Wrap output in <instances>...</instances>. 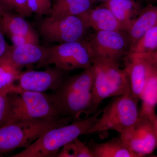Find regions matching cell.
I'll return each mask as SVG.
<instances>
[{
    "instance_id": "cell-16",
    "label": "cell",
    "mask_w": 157,
    "mask_h": 157,
    "mask_svg": "<svg viewBox=\"0 0 157 157\" xmlns=\"http://www.w3.org/2000/svg\"><path fill=\"white\" fill-rule=\"evenodd\" d=\"M87 146L93 157H137L120 137L104 143L91 140Z\"/></svg>"
},
{
    "instance_id": "cell-34",
    "label": "cell",
    "mask_w": 157,
    "mask_h": 157,
    "mask_svg": "<svg viewBox=\"0 0 157 157\" xmlns=\"http://www.w3.org/2000/svg\"><path fill=\"white\" fill-rule=\"evenodd\" d=\"M155 1H157V0H155Z\"/></svg>"
},
{
    "instance_id": "cell-31",
    "label": "cell",
    "mask_w": 157,
    "mask_h": 157,
    "mask_svg": "<svg viewBox=\"0 0 157 157\" xmlns=\"http://www.w3.org/2000/svg\"><path fill=\"white\" fill-rule=\"evenodd\" d=\"M93 1H94V2L96 1H102V2H105L109 1V0H93ZM138 1H140V2H150V1H151V0H138Z\"/></svg>"
},
{
    "instance_id": "cell-29",
    "label": "cell",
    "mask_w": 157,
    "mask_h": 157,
    "mask_svg": "<svg viewBox=\"0 0 157 157\" xmlns=\"http://www.w3.org/2000/svg\"><path fill=\"white\" fill-rule=\"evenodd\" d=\"M10 46L6 42L4 34L0 30V58L6 55Z\"/></svg>"
},
{
    "instance_id": "cell-10",
    "label": "cell",
    "mask_w": 157,
    "mask_h": 157,
    "mask_svg": "<svg viewBox=\"0 0 157 157\" xmlns=\"http://www.w3.org/2000/svg\"><path fill=\"white\" fill-rule=\"evenodd\" d=\"M157 115L154 113H142L139 115L131 132L120 137L137 157L151 154L157 147Z\"/></svg>"
},
{
    "instance_id": "cell-8",
    "label": "cell",
    "mask_w": 157,
    "mask_h": 157,
    "mask_svg": "<svg viewBox=\"0 0 157 157\" xmlns=\"http://www.w3.org/2000/svg\"><path fill=\"white\" fill-rule=\"evenodd\" d=\"M87 41L94 61L106 60L119 63L129 53L132 46L130 36L125 31H95Z\"/></svg>"
},
{
    "instance_id": "cell-17",
    "label": "cell",
    "mask_w": 157,
    "mask_h": 157,
    "mask_svg": "<svg viewBox=\"0 0 157 157\" xmlns=\"http://www.w3.org/2000/svg\"><path fill=\"white\" fill-rule=\"evenodd\" d=\"M157 25V6L149 5L143 8L128 32L131 47L147 31Z\"/></svg>"
},
{
    "instance_id": "cell-5",
    "label": "cell",
    "mask_w": 157,
    "mask_h": 157,
    "mask_svg": "<svg viewBox=\"0 0 157 157\" xmlns=\"http://www.w3.org/2000/svg\"><path fill=\"white\" fill-rule=\"evenodd\" d=\"M9 112L6 124L23 120L59 119L63 117L44 92L16 90L9 93Z\"/></svg>"
},
{
    "instance_id": "cell-4",
    "label": "cell",
    "mask_w": 157,
    "mask_h": 157,
    "mask_svg": "<svg viewBox=\"0 0 157 157\" xmlns=\"http://www.w3.org/2000/svg\"><path fill=\"white\" fill-rule=\"evenodd\" d=\"M92 89L93 108L95 113L101 102L107 98L131 94L128 73L119 63L97 59L94 61Z\"/></svg>"
},
{
    "instance_id": "cell-6",
    "label": "cell",
    "mask_w": 157,
    "mask_h": 157,
    "mask_svg": "<svg viewBox=\"0 0 157 157\" xmlns=\"http://www.w3.org/2000/svg\"><path fill=\"white\" fill-rule=\"evenodd\" d=\"M137 101L131 94L119 96L102 110L90 134L113 130L123 137L132 131L139 115Z\"/></svg>"
},
{
    "instance_id": "cell-7",
    "label": "cell",
    "mask_w": 157,
    "mask_h": 157,
    "mask_svg": "<svg viewBox=\"0 0 157 157\" xmlns=\"http://www.w3.org/2000/svg\"><path fill=\"white\" fill-rule=\"evenodd\" d=\"M94 55L87 40L60 43L50 47L46 65L68 72L76 69L90 67L94 63Z\"/></svg>"
},
{
    "instance_id": "cell-24",
    "label": "cell",
    "mask_w": 157,
    "mask_h": 157,
    "mask_svg": "<svg viewBox=\"0 0 157 157\" xmlns=\"http://www.w3.org/2000/svg\"><path fill=\"white\" fill-rule=\"evenodd\" d=\"M1 4L7 11L13 10L24 17H29L32 13L29 10L27 0H1Z\"/></svg>"
},
{
    "instance_id": "cell-23",
    "label": "cell",
    "mask_w": 157,
    "mask_h": 157,
    "mask_svg": "<svg viewBox=\"0 0 157 157\" xmlns=\"http://www.w3.org/2000/svg\"><path fill=\"white\" fill-rule=\"evenodd\" d=\"M27 3L32 14L48 16L51 14L52 3L51 0H27Z\"/></svg>"
},
{
    "instance_id": "cell-25",
    "label": "cell",
    "mask_w": 157,
    "mask_h": 157,
    "mask_svg": "<svg viewBox=\"0 0 157 157\" xmlns=\"http://www.w3.org/2000/svg\"><path fill=\"white\" fill-rule=\"evenodd\" d=\"M13 91L6 90L0 91V127L6 124L9 112V93Z\"/></svg>"
},
{
    "instance_id": "cell-13",
    "label": "cell",
    "mask_w": 157,
    "mask_h": 157,
    "mask_svg": "<svg viewBox=\"0 0 157 157\" xmlns=\"http://www.w3.org/2000/svg\"><path fill=\"white\" fill-rule=\"evenodd\" d=\"M50 52V47L39 44L29 43L17 46H10L7 54L18 67L38 64L46 66Z\"/></svg>"
},
{
    "instance_id": "cell-19",
    "label": "cell",
    "mask_w": 157,
    "mask_h": 157,
    "mask_svg": "<svg viewBox=\"0 0 157 157\" xmlns=\"http://www.w3.org/2000/svg\"><path fill=\"white\" fill-rule=\"evenodd\" d=\"M93 0H54L49 16H79L92 8Z\"/></svg>"
},
{
    "instance_id": "cell-3",
    "label": "cell",
    "mask_w": 157,
    "mask_h": 157,
    "mask_svg": "<svg viewBox=\"0 0 157 157\" xmlns=\"http://www.w3.org/2000/svg\"><path fill=\"white\" fill-rule=\"evenodd\" d=\"M73 119L23 120L0 127V155L25 148L48 130L71 123Z\"/></svg>"
},
{
    "instance_id": "cell-1",
    "label": "cell",
    "mask_w": 157,
    "mask_h": 157,
    "mask_svg": "<svg viewBox=\"0 0 157 157\" xmlns=\"http://www.w3.org/2000/svg\"><path fill=\"white\" fill-rule=\"evenodd\" d=\"M94 67L83 70L73 76L67 75L55 94H50L54 105L62 117L81 119L94 114L93 108L92 89Z\"/></svg>"
},
{
    "instance_id": "cell-35",
    "label": "cell",
    "mask_w": 157,
    "mask_h": 157,
    "mask_svg": "<svg viewBox=\"0 0 157 157\" xmlns=\"http://www.w3.org/2000/svg\"><path fill=\"white\" fill-rule=\"evenodd\" d=\"M0 1H1V0H0Z\"/></svg>"
},
{
    "instance_id": "cell-12",
    "label": "cell",
    "mask_w": 157,
    "mask_h": 157,
    "mask_svg": "<svg viewBox=\"0 0 157 157\" xmlns=\"http://www.w3.org/2000/svg\"><path fill=\"white\" fill-rule=\"evenodd\" d=\"M67 74V72L56 67L43 71L27 70L21 72L17 77V89L45 92L48 90L55 91Z\"/></svg>"
},
{
    "instance_id": "cell-18",
    "label": "cell",
    "mask_w": 157,
    "mask_h": 157,
    "mask_svg": "<svg viewBox=\"0 0 157 157\" xmlns=\"http://www.w3.org/2000/svg\"><path fill=\"white\" fill-rule=\"evenodd\" d=\"M0 30L10 39L36 32L24 17L9 11H5L0 17Z\"/></svg>"
},
{
    "instance_id": "cell-26",
    "label": "cell",
    "mask_w": 157,
    "mask_h": 157,
    "mask_svg": "<svg viewBox=\"0 0 157 157\" xmlns=\"http://www.w3.org/2000/svg\"><path fill=\"white\" fill-rule=\"evenodd\" d=\"M10 39L14 46H19L29 43L39 44V38L36 32L21 36H15L11 37Z\"/></svg>"
},
{
    "instance_id": "cell-28",
    "label": "cell",
    "mask_w": 157,
    "mask_h": 157,
    "mask_svg": "<svg viewBox=\"0 0 157 157\" xmlns=\"http://www.w3.org/2000/svg\"><path fill=\"white\" fill-rule=\"evenodd\" d=\"M74 143L77 149V157H93L89 148L77 137L74 139Z\"/></svg>"
},
{
    "instance_id": "cell-9",
    "label": "cell",
    "mask_w": 157,
    "mask_h": 157,
    "mask_svg": "<svg viewBox=\"0 0 157 157\" xmlns=\"http://www.w3.org/2000/svg\"><path fill=\"white\" fill-rule=\"evenodd\" d=\"M38 29L46 41L60 44L82 40L88 28L79 16H48L39 23Z\"/></svg>"
},
{
    "instance_id": "cell-33",
    "label": "cell",
    "mask_w": 157,
    "mask_h": 157,
    "mask_svg": "<svg viewBox=\"0 0 157 157\" xmlns=\"http://www.w3.org/2000/svg\"></svg>"
},
{
    "instance_id": "cell-11",
    "label": "cell",
    "mask_w": 157,
    "mask_h": 157,
    "mask_svg": "<svg viewBox=\"0 0 157 157\" xmlns=\"http://www.w3.org/2000/svg\"><path fill=\"white\" fill-rule=\"evenodd\" d=\"M125 68L128 73L131 95L137 101L150 80L157 77V64L152 52H129L124 57Z\"/></svg>"
},
{
    "instance_id": "cell-30",
    "label": "cell",
    "mask_w": 157,
    "mask_h": 157,
    "mask_svg": "<svg viewBox=\"0 0 157 157\" xmlns=\"http://www.w3.org/2000/svg\"><path fill=\"white\" fill-rule=\"evenodd\" d=\"M6 11H7V10H6V9L1 5V4H0V17L2 16L3 13H4V12Z\"/></svg>"
},
{
    "instance_id": "cell-22",
    "label": "cell",
    "mask_w": 157,
    "mask_h": 157,
    "mask_svg": "<svg viewBox=\"0 0 157 157\" xmlns=\"http://www.w3.org/2000/svg\"><path fill=\"white\" fill-rule=\"evenodd\" d=\"M142 104L139 112L143 113H155L157 104V77L150 80L140 98Z\"/></svg>"
},
{
    "instance_id": "cell-14",
    "label": "cell",
    "mask_w": 157,
    "mask_h": 157,
    "mask_svg": "<svg viewBox=\"0 0 157 157\" xmlns=\"http://www.w3.org/2000/svg\"><path fill=\"white\" fill-rule=\"evenodd\" d=\"M88 28L95 31H121L127 32L108 8L101 5L91 8L79 15Z\"/></svg>"
},
{
    "instance_id": "cell-20",
    "label": "cell",
    "mask_w": 157,
    "mask_h": 157,
    "mask_svg": "<svg viewBox=\"0 0 157 157\" xmlns=\"http://www.w3.org/2000/svg\"><path fill=\"white\" fill-rule=\"evenodd\" d=\"M18 67L11 61L7 53L0 58V91L14 90L16 89L14 82L21 73Z\"/></svg>"
},
{
    "instance_id": "cell-21",
    "label": "cell",
    "mask_w": 157,
    "mask_h": 157,
    "mask_svg": "<svg viewBox=\"0 0 157 157\" xmlns=\"http://www.w3.org/2000/svg\"><path fill=\"white\" fill-rule=\"evenodd\" d=\"M157 50V25L145 33L131 47L129 52L146 53Z\"/></svg>"
},
{
    "instance_id": "cell-2",
    "label": "cell",
    "mask_w": 157,
    "mask_h": 157,
    "mask_svg": "<svg viewBox=\"0 0 157 157\" xmlns=\"http://www.w3.org/2000/svg\"><path fill=\"white\" fill-rule=\"evenodd\" d=\"M101 112L90 117L77 120L72 123L48 130L33 143L12 157H56L60 149L79 136L89 135Z\"/></svg>"
},
{
    "instance_id": "cell-32",
    "label": "cell",
    "mask_w": 157,
    "mask_h": 157,
    "mask_svg": "<svg viewBox=\"0 0 157 157\" xmlns=\"http://www.w3.org/2000/svg\"><path fill=\"white\" fill-rule=\"evenodd\" d=\"M153 55L154 57L155 60L157 64V50L155 51L154 52H152Z\"/></svg>"
},
{
    "instance_id": "cell-15",
    "label": "cell",
    "mask_w": 157,
    "mask_h": 157,
    "mask_svg": "<svg viewBox=\"0 0 157 157\" xmlns=\"http://www.w3.org/2000/svg\"><path fill=\"white\" fill-rule=\"evenodd\" d=\"M138 0H109L102 4L112 12L127 32L143 8Z\"/></svg>"
},
{
    "instance_id": "cell-27",
    "label": "cell",
    "mask_w": 157,
    "mask_h": 157,
    "mask_svg": "<svg viewBox=\"0 0 157 157\" xmlns=\"http://www.w3.org/2000/svg\"><path fill=\"white\" fill-rule=\"evenodd\" d=\"M77 149L74 141L67 144L62 147L61 151L58 154L56 157H77Z\"/></svg>"
}]
</instances>
